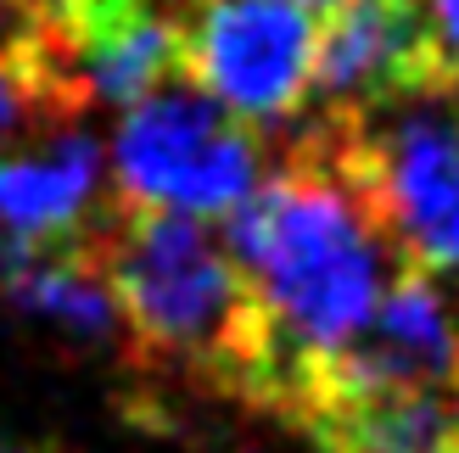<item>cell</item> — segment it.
Listing matches in <instances>:
<instances>
[{"instance_id":"6da1fadb","label":"cell","mask_w":459,"mask_h":453,"mask_svg":"<svg viewBox=\"0 0 459 453\" xmlns=\"http://www.w3.org/2000/svg\"><path fill=\"white\" fill-rule=\"evenodd\" d=\"M224 246L247 269L269 325V380L258 409L274 415L376 320L403 269L359 191L303 141L241 208L224 213Z\"/></svg>"},{"instance_id":"7a4b0ae2","label":"cell","mask_w":459,"mask_h":453,"mask_svg":"<svg viewBox=\"0 0 459 453\" xmlns=\"http://www.w3.org/2000/svg\"><path fill=\"white\" fill-rule=\"evenodd\" d=\"M124 320V353L141 370H179L236 392L264 397L269 325L247 269L196 213L101 201L79 235Z\"/></svg>"},{"instance_id":"3957f363","label":"cell","mask_w":459,"mask_h":453,"mask_svg":"<svg viewBox=\"0 0 459 453\" xmlns=\"http://www.w3.org/2000/svg\"><path fill=\"white\" fill-rule=\"evenodd\" d=\"M297 141L359 191L403 263L431 275L459 269V90L359 118H308Z\"/></svg>"},{"instance_id":"277c9868","label":"cell","mask_w":459,"mask_h":453,"mask_svg":"<svg viewBox=\"0 0 459 453\" xmlns=\"http://www.w3.org/2000/svg\"><path fill=\"white\" fill-rule=\"evenodd\" d=\"M264 134L236 118L191 79H169L141 96L112 134V185L118 201L224 218L258 191Z\"/></svg>"},{"instance_id":"5b68a950","label":"cell","mask_w":459,"mask_h":453,"mask_svg":"<svg viewBox=\"0 0 459 453\" xmlns=\"http://www.w3.org/2000/svg\"><path fill=\"white\" fill-rule=\"evenodd\" d=\"M179 79L247 124L308 112L319 22L303 0H179Z\"/></svg>"},{"instance_id":"8992f818","label":"cell","mask_w":459,"mask_h":453,"mask_svg":"<svg viewBox=\"0 0 459 453\" xmlns=\"http://www.w3.org/2000/svg\"><path fill=\"white\" fill-rule=\"evenodd\" d=\"M437 90H448V73L420 0H348L325 12L308 84L314 118H359Z\"/></svg>"},{"instance_id":"52a82bcc","label":"cell","mask_w":459,"mask_h":453,"mask_svg":"<svg viewBox=\"0 0 459 453\" xmlns=\"http://www.w3.org/2000/svg\"><path fill=\"white\" fill-rule=\"evenodd\" d=\"M45 29L56 34L90 101L134 107L179 73L174 17L152 0H45Z\"/></svg>"},{"instance_id":"ba28073f","label":"cell","mask_w":459,"mask_h":453,"mask_svg":"<svg viewBox=\"0 0 459 453\" xmlns=\"http://www.w3.org/2000/svg\"><path fill=\"white\" fill-rule=\"evenodd\" d=\"M319 453H459V392L393 387L314 403L291 420Z\"/></svg>"},{"instance_id":"9c48e42d","label":"cell","mask_w":459,"mask_h":453,"mask_svg":"<svg viewBox=\"0 0 459 453\" xmlns=\"http://www.w3.org/2000/svg\"><path fill=\"white\" fill-rule=\"evenodd\" d=\"M101 213V146L90 134L34 157H0V230L39 246H67Z\"/></svg>"},{"instance_id":"30bf717a","label":"cell","mask_w":459,"mask_h":453,"mask_svg":"<svg viewBox=\"0 0 459 453\" xmlns=\"http://www.w3.org/2000/svg\"><path fill=\"white\" fill-rule=\"evenodd\" d=\"M426 12H431V34H437V51H443L448 90H459V0H426Z\"/></svg>"},{"instance_id":"8fae6325","label":"cell","mask_w":459,"mask_h":453,"mask_svg":"<svg viewBox=\"0 0 459 453\" xmlns=\"http://www.w3.org/2000/svg\"><path fill=\"white\" fill-rule=\"evenodd\" d=\"M45 22V0H0V45L34 34Z\"/></svg>"},{"instance_id":"7c38bea8","label":"cell","mask_w":459,"mask_h":453,"mask_svg":"<svg viewBox=\"0 0 459 453\" xmlns=\"http://www.w3.org/2000/svg\"><path fill=\"white\" fill-rule=\"evenodd\" d=\"M0 453H67L56 442H34V437H12V432H0Z\"/></svg>"},{"instance_id":"4fadbf2b","label":"cell","mask_w":459,"mask_h":453,"mask_svg":"<svg viewBox=\"0 0 459 453\" xmlns=\"http://www.w3.org/2000/svg\"><path fill=\"white\" fill-rule=\"evenodd\" d=\"M303 6H308L314 17H325V12H336V6H348V0H303Z\"/></svg>"}]
</instances>
